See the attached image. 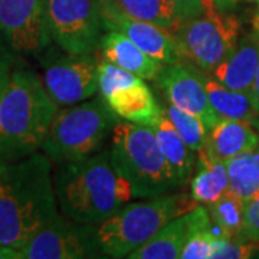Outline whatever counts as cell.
<instances>
[{"label": "cell", "mask_w": 259, "mask_h": 259, "mask_svg": "<svg viewBox=\"0 0 259 259\" xmlns=\"http://www.w3.org/2000/svg\"><path fill=\"white\" fill-rule=\"evenodd\" d=\"M56 214L48 156L0 160V245L20 249Z\"/></svg>", "instance_id": "cell-1"}, {"label": "cell", "mask_w": 259, "mask_h": 259, "mask_svg": "<svg viewBox=\"0 0 259 259\" xmlns=\"http://www.w3.org/2000/svg\"><path fill=\"white\" fill-rule=\"evenodd\" d=\"M55 194L66 218L94 225L134 197L131 183L112 164L110 150L64 163L55 176Z\"/></svg>", "instance_id": "cell-2"}, {"label": "cell", "mask_w": 259, "mask_h": 259, "mask_svg": "<svg viewBox=\"0 0 259 259\" xmlns=\"http://www.w3.org/2000/svg\"><path fill=\"white\" fill-rule=\"evenodd\" d=\"M58 114V104L36 74L16 69L0 104V160H19L36 153Z\"/></svg>", "instance_id": "cell-3"}, {"label": "cell", "mask_w": 259, "mask_h": 259, "mask_svg": "<svg viewBox=\"0 0 259 259\" xmlns=\"http://www.w3.org/2000/svg\"><path fill=\"white\" fill-rule=\"evenodd\" d=\"M110 154L117 171L133 186L134 197L151 199L182 186L161 154L151 127L115 122Z\"/></svg>", "instance_id": "cell-4"}, {"label": "cell", "mask_w": 259, "mask_h": 259, "mask_svg": "<svg viewBox=\"0 0 259 259\" xmlns=\"http://www.w3.org/2000/svg\"><path fill=\"white\" fill-rule=\"evenodd\" d=\"M197 207L192 196H157L148 202L125 204L98 223L97 239L102 253L111 258L128 256L148 242L175 218Z\"/></svg>", "instance_id": "cell-5"}, {"label": "cell", "mask_w": 259, "mask_h": 259, "mask_svg": "<svg viewBox=\"0 0 259 259\" xmlns=\"http://www.w3.org/2000/svg\"><path fill=\"white\" fill-rule=\"evenodd\" d=\"M114 112L105 98L58 111L42 148L51 160L68 163L91 156L114 127Z\"/></svg>", "instance_id": "cell-6"}, {"label": "cell", "mask_w": 259, "mask_h": 259, "mask_svg": "<svg viewBox=\"0 0 259 259\" xmlns=\"http://www.w3.org/2000/svg\"><path fill=\"white\" fill-rule=\"evenodd\" d=\"M241 22L235 15L212 10L185 20L176 33L183 59L203 72H212L235 52L239 44Z\"/></svg>", "instance_id": "cell-7"}, {"label": "cell", "mask_w": 259, "mask_h": 259, "mask_svg": "<svg viewBox=\"0 0 259 259\" xmlns=\"http://www.w3.org/2000/svg\"><path fill=\"white\" fill-rule=\"evenodd\" d=\"M49 35L68 54H90L104 28L100 0H47Z\"/></svg>", "instance_id": "cell-8"}, {"label": "cell", "mask_w": 259, "mask_h": 259, "mask_svg": "<svg viewBox=\"0 0 259 259\" xmlns=\"http://www.w3.org/2000/svg\"><path fill=\"white\" fill-rule=\"evenodd\" d=\"M22 259L94 258L101 252L94 223H79L56 214L20 248Z\"/></svg>", "instance_id": "cell-9"}, {"label": "cell", "mask_w": 259, "mask_h": 259, "mask_svg": "<svg viewBox=\"0 0 259 259\" xmlns=\"http://www.w3.org/2000/svg\"><path fill=\"white\" fill-rule=\"evenodd\" d=\"M0 39L18 52L47 47V0H0Z\"/></svg>", "instance_id": "cell-10"}, {"label": "cell", "mask_w": 259, "mask_h": 259, "mask_svg": "<svg viewBox=\"0 0 259 259\" xmlns=\"http://www.w3.org/2000/svg\"><path fill=\"white\" fill-rule=\"evenodd\" d=\"M44 85L58 105H75L98 91V64L88 54L58 56L47 65Z\"/></svg>", "instance_id": "cell-11"}, {"label": "cell", "mask_w": 259, "mask_h": 259, "mask_svg": "<svg viewBox=\"0 0 259 259\" xmlns=\"http://www.w3.org/2000/svg\"><path fill=\"white\" fill-rule=\"evenodd\" d=\"M203 72L190 65L176 62L163 66L157 81L170 104L197 115L210 130L219 120L206 93Z\"/></svg>", "instance_id": "cell-12"}, {"label": "cell", "mask_w": 259, "mask_h": 259, "mask_svg": "<svg viewBox=\"0 0 259 259\" xmlns=\"http://www.w3.org/2000/svg\"><path fill=\"white\" fill-rule=\"evenodd\" d=\"M101 18L104 28L124 33L140 49L163 65L176 64L182 61L183 56L176 36L166 29L102 6Z\"/></svg>", "instance_id": "cell-13"}, {"label": "cell", "mask_w": 259, "mask_h": 259, "mask_svg": "<svg viewBox=\"0 0 259 259\" xmlns=\"http://www.w3.org/2000/svg\"><path fill=\"white\" fill-rule=\"evenodd\" d=\"M212 218L207 209L202 206L180 214L163 226L160 231L144 245L133 250L130 259H177L187 239L194 232L212 226Z\"/></svg>", "instance_id": "cell-14"}, {"label": "cell", "mask_w": 259, "mask_h": 259, "mask_svg": "<svg viewBox=\"0 0 259 259\" xmlns=\"http://www.w3.org/2000/svg\"><path fill=\"white\" fill-rule=\"evenodd\" d=\"M259 64V32L243 37L229 58L212 71L216 81L252 97L255 75Z\"/></svg>", "instance_id": "cell-15"}, {"label": "cell", "mask_w": 259, "mask_h": 259, "mask_svg": "<svg viewBox=\"0 0 259 259\" xmlns=\"http://www.w3.org/2000/svg\"><path fill=\"white\" fill-rule=\"evenodd\" d=\"M98 47L101 48L104 61L127 69L141 79H157L164 66L118 30H108L101 37Z\"/></svg>", "instance_id": "cell-16"}, {"label": "cell", "mask_w": 259, "mask_h": 259, "mask_svg": "<svg viewBox=\"0 0 259 259\" xmlns=\"http://www.w3.org/2000/svg\"><path fill=\"white\" fill-rule=\"evenodd\" d=\"M259 147V134L255 128L242 121L219 118L212 128L206 150L214 160L228 161L238 154L246 153Z\"/></svg>", "instance_id": "cell-17"}, {"label": "cell", "mask_w": 259, "mask_h": 259, "mask_svg": "<svg viewBox=\"0 0 259 259\" xmlns=\"http://www.w3.org/2000/svg\"><path fill=\"white\" fill-rule=\"evenodd\" d=\"M114 115L133 124L153 127L164 115L153 93L143 81L105 98Z\"/></svg>", "instance_id": "cell-18"}, {"label": "cell", "mask_w": 259, "mask_h": 259, "mask_svg": "<svg viewBox=\"0 0 259 259\" xmlns=\"http://www.w3.org/2000/svg\"><path fill=\"white\" fill-rule=\"evenodd\" d=\"M100 5L121 12L130 18L157 25L175 36L185 23V19L179 15L170 0H102Z\"/></svg>", "instance_id": "cell-19"}, {"label": "cell", "mask_w": 259, "mask_h": 259, "mask_svg": "<svg viewBox=\"0 0 259 259\" xmlns=\"http://www.w3.org/2000/svg\"><path fill=\"white\" fill-rule=\"evenodd\" d=\"M196 161V175L190 182V196L197 203L210 204L229 192V177L226 163L219 161L207 153L206 147L200 150Z\"/></svg>", "instance_id": "cell-20"}, {"label": "cell", "mask_w": 259, "mask_h": 259, "mask_svg": "<svg viewBox=\"0 0 259 259\" xmlns=\"http://www.w3.org/2000/svg\"><path fill=\"white\" fill-rule=\"evenodd\" d=\"M204 85L213 110L219 118L248 122L253 128H259V111L250 95L231 90L213 76H206Z\"/></svg>", "instance_id": "cell-21"}, {"label": "cell", "mask_w": 259, "mask_h": 259, "mask_svg": "<svg viewBox=\"0 0 259 259\" xmlns=\"http://www.w3.org/2000/svg\"><path fill=\"white\" fill-rule=\"evenodd\" d=\"M151 128L156 134V140L161 154L164 156L168 166L175 171L180 185L183 186L193 173L194 164H196L194 151L186 144L185 140L180 137L175 125L166 115H163L157 124L153 125Z\"/></svg>", "instance_id": "cell-22"}, {"label": "cell", "mask_w": 259, "mask_h": 259, "mask_svg": "<svg viewBox=\"0 0 259 259\" xmlns=\"http://www.w3.org/2000/svg\"><path fill=\"white\" fill-rule=\"evenodd\" d=\"M229 190L249 202L259 197V151L250 150L226 161Z\"/></svg>", "instance_id": "cell-23"}, {"label": "cell", "mask_w": 259, "mask_h": 259, "mask_svg": "<svg viewBox=\"0 0 259 259\" xmlns=\"http://www.w3.org/2000/svg\"><path fill=\"white\" fill-rule=\"evenodd\" d=\"M245 204L246 202L233 194L229 190L214 203L207 204L213 225H216L223 238L232 239L242 236L243 219H245Z\"/></svg>", "instance_id": "cell-24"}, {"label": "cell", "mask_w": 259, "mask_h": 259, "mask_svg": "<svg viewBox=\"0 0 259 259\" xmlns=\"http://www.w3.org/2000/svg\"><path fill=\"white\" fill-rule=\"evenodd\" d=\"M164 115L171 124L175 125L180 137L185 140L186 144L193 150L194 153H199L207 144L209 128L204 125V122L197 115L190 114L176 105L170 104L164 110Z\"/></svg>", "instance_id": "cell-25"}, {"label": "cell", "mask_w": 259, "mask_h": 259, "mask_svg": "<svg viewBox=\"0 0 259 259\" xmlns=\"http://www.w3.org/2000/svg\"><path fill=\"white\" fill-rule=\"evenodd\" d=\"M140 81V76L111 62L104 61L98 64V91L104 98H108L117 91L128 88Z\"/></svg>", "instance_id": "cell-26"}, {"label": "cell", "mask_w": 259, "mask_h": 259, "mask_svg": "<svg viewBox=\"0 0 259 259\" xmlns=\"http://www.w3.org/2000/svg\"><path fill=\"white\" fill-rule=\"evenodd\" d=\"M259 249L258 243L243 236L239 238H218L214 241L210 258L219 259H248Z\"/></svg>", "instance_id": "cell-27"}, {"label": "cell", "mask_w": 259, "mask_h": 259, "mask_svg": "<svg viewBox=\"0 0 259 259\" xmlns=\"http://www.w3.org/2000/svg\"><path fill=\"white\" fill-rule=\"evenodd\" d=\"M213 225V223H212ZM218 236L213 233L212 226L196 231L187 239L180 253L182 259H207L212 256L213 245Z\"/></svg>", "instance_id": "cell-28"}, {"label": "cell", "mask_w": 259, "mask_h": 259, "mask_svg": "<svg viewBox=\"0 0 259 259\" xmlns=\"http://www.w3.org/2000/svg\"><path fill=\"white\" fill-rule=\"evenodd\" d=\"M185 20L202 16L207 12L218 10L214 8L213 0H170Z\"/></svg>", "instance_id": "cell-29"}, {"label": "cell", "mask_w": 259, "mask_h": 259, "mask_svg": "<svg viewBox=\"0 0 259 259\" xmlns=\"http://www.w3.org/2000/svg\"><path fill=\"white\" fill-rule=\"evenodd\" d=\"M242 236L259 245V197L245 204Z\"/></svg>", "instance_id": "cell-30"}, {"label": "cell", "mask_w": 259, "mask_h": 259, "mask_svg": "<svg viewBox=\"0 0 259 259\" xmlns=\"http://www.w3.org/2000/svg\"><path fill=\"white\" fill-rule=\"evenodd\" d=\"M10 79V64L6 56L0 55V104Z\"/></svg>", "instance_id": "cell-31"}, {"label": "cell", "mask_w": 259, "mask_h": 259, "mask_svg": "<svg viewBox=\"0 0 259 259\" xmlns=\"http://www.w3.org/2000/svg\"><path fill=\"white\" fill-rule=\"evenodd\" d=\"M0 259H22L20 250L9 246V245H0Z\"/></svg>", "instance_id": "cell-32"}, {"label": "cell", "mask_w": 259, "mask_h": 259, "mask_svg": "<svg viewBox=\"0 0 259 259\" xmlns=\"http://www.w3.org/2000/svg\"><path fill=\"white\" fill-rule=\"evenodd\" d=\"M241 0H213L214 8L219 12H231L232 9H235L238 6Z\"/></svg>", "instance_id": "cell-33"}, {"label": "cell", "mask_w": 259, "mask_h": 259, "mask_svg": "<svg viewBox=\"0 0 259 259\" xmlns=\"http://www.w3.org/2000/svg\"><path fill=\"white\" fill-rule=\"evenodd\" d=\"M252 100L255 102V107L259 111V64L258 69H256V75H255V82H253V91H252Z\"/></svg>", "instance_id": "cell-34"}, {"label": "cell", "mask_w": 259, "mask_h": 259, "mask_svg": "<svg viewBox=\"0 0 259 259\" xmlns=\"http://www.w3.org/2000/svg\"><path fill=\"white\" fill-rule=\"evenodd\" d=\"M255 28H256V32H259V16L255 20Z\"/></svg>", "instance_id": "cell-35"}, {"label": "cell", "mask_w": 259, "mask_h": 259, "mask_svg": "<svg viewBox=\"0 0 259 259\" xmlns=\"http://www.w3.org/2000/svg\"><path fill=\"white\" fill-rule=\"evenodd\" d=\"M253 2H258V3H259V0H253Z\"/></svg>", "instance_id": "cell-36"}, {"label": "cell", "mask_w": 259, "mask_h": 259, "mask_svg": "<svg viewBox=\"0 0 259 259\" xmlns=\"http://www.w3.org/2000/svg\"><path fill=\"white\" fill-rule=\"evenodd\" d=\"M100 2H102V0H100Z\"/></svg>", "instance_id": "cell-37"}]
</instances>
